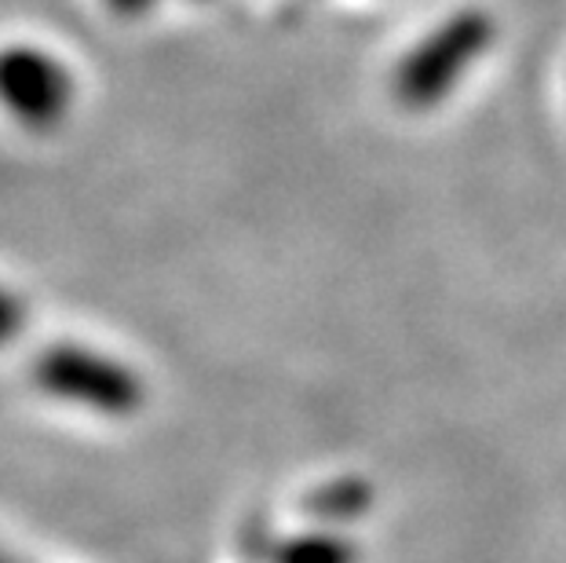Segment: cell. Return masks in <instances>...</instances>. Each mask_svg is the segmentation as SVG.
I'll return each mask as SVG.
<instances>
[{
	"instance_id": "1",
	"label": "cell",
	"mask_w": 566,
	"mask_h": 563,
	"mask_svg": "<svg viewBox=\"0 0 566 563\" xmlns=\"http://www.w3.org/2000/svg\"><path fill=\"white\" fill-rule=\"evenodd\" d=\"M33 377L44 395L95 414L125 417L143 406V380L125 363L88 347H52L38 358Z\"/></svg>"
},
{
	"instance_id": "2",
	"label": "cell",
	"mask_w": 566,
	"mask_h": 563,
	"mask_svg": "<svg viewBox=\"0 0 566 563\" xmlns=\"http://www.w3.org/2000/svg\"><path fill=\"white\" fill-rule=\"evenodd\" d=\"M490 33V19L479 15V11H464V15L450 19L402 63L399 81H395L399 100L406 106H436L439 100H446V92L483 55Z\"/></svg>"
},
{
	"instance_id": "3",
	"label": "cell",
	"mask_w": 566,
	"mask_h": 563,
	"mask_svg": "<svg viewBox=\"0 0 566 563\" xmlns=\"http://www.w3.org/2000/svg\"><path fill=\"white\" fill-rule=\"evenodd\" d=\"M74 103V81L55 55L41 48L0 52V106L30 128H52Z\"/></svg>"
},
{
	"instance_id": "4",
	"label": "cell",
	"mask_w": 566,
	"mask_h": 563,
	"mask_svg": "<svg viewBox=\"0 0 566 563\" xmlns=\"http://www.w3.org/2000/svg\"><path fill=\"white\" fill-rule=\"evenodd\" d=\"M285 563H352V549L333 538H307L282 556Z\"/></svg>"
},
{
	"instance_id": "5",
	"label": "cell",
	"mask_w": 566,
	"mask_h": 563,
	"mask_svg": "<svg viewBox=\"0 0 566 563\" xmlns=\"http://www.w3.org/2000/svg\"><path fill=\"white\" fill-rule=\"evenodd\" d=\"M27 326V304L0 285V344H11Z\"/></svg>"
},
{
	"instance_id": "6",
	"label": "cell",
	"mask_w": 566,
	"mask_h": 563,
	"mask_svg": "<svg viewBox=\"0 0 566 563\" xmlns=\"http://www.w3.org/2000/svg\"><path fill=\"white\" fill-rule=\"evenodd\" d=\"M111 4L117 8V11H143L150 4V0H111Z\"/></svg>"
}]
</instances>
